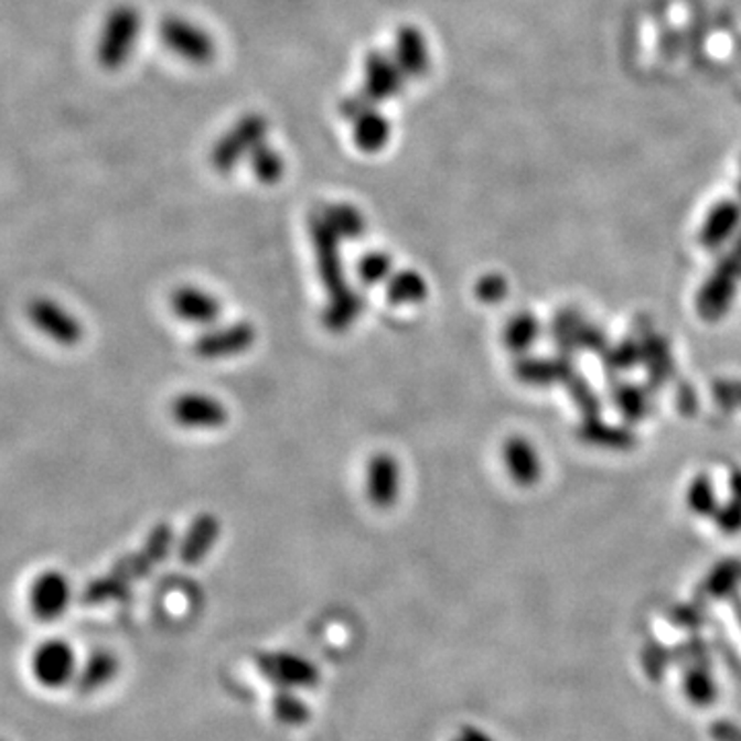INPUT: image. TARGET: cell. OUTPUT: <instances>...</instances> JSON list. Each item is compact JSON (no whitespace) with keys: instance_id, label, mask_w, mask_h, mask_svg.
<instances>
[{"instance_id":"obj_1","label":"cell","mask_w":741,"mask_h":741,"mask_svg":"<svg viewBox=\"0 0 741 741\" xmlns=\"http://www.w3.org/2000/svg\"><path fill=\"white\" fill-rule=\"evenodd\" d=\"M258 672L275 690L303 692L320 684V669L308 657L293 651H266L256 657Z\"/></svg>"},{"instance_id":"obj_2","label":"cell","mask_w":741,"mask_h":741,"mask_svg":"<svg viewBox=\"0 0 741 741\" xmlns=\"http://www.w3.org/2000/svg\"><path fill=\"white\" fill-rule=\"evenodd\" d=\"M140 17L130 7H118L109 13L99 40H97V61L106 68H120L130 58L139 42Z\"/></svg>"},{"instance_id":"obj_3","label":"cell","mask_w":741,"mask_h":741,"mask_svg":"<svg viewBox=\"0 0 741 741\" xmlns=\"http://www.w3.org/2000/svg\"><path fill=\"white\" fill-rule=\"evenodd\" d=\"M31 678L46 690H61L75 684L78 674L77 653L62 638H47L33 648L30 659Z\"/></svg>"},{"instance_id":"obj_4","label":"cell","mask_w":741,"mask_h":741,"mask_svg":"<svg viewBox=\"0 0 741 741\" xmlns=\"http://www.w3.org/2000/svg\"><path fill=\"white\" fill-rule=\"evenodd\" d=\"M309 232H311V241H313V251H315L318 272L324 282L325 291L330 297L346 293L351 287L344 277L339 235L332 232V227L325 223L322 213L313 215Z\"/></svg>"},{"instance_id":"obj_5","label":"cell","mask_w":741,"mask_h":741,"mask_svg":"<svg viewBox=\"0 0 741 741\" xmlns=\"http://www.w3.org/2000/svg\"><path fill=\"white\" fill-rule=\"evenodd\" d=\"M256 342V327L247 322L208 327L194 342V353L204 361H218L229 356L244 355Z\"/></svg>"},{"instance_id":"obj_6","label":"cell","mask_w":741,"mask_h":741,"mask_svg":"<svg viewBox=\"0 0 741 741\" xmlns=\"http://www.w3.org/2000/svg\"><path fill=\"white\" fill-rule=\"evenodd\" d=\"M171 417L185 429H201L213 431L227 425L229 412L225 404L206 394H182L171 404Z\"/></svg>"},{"instance_id":"obj_7","label":"cell","mask_w":741,"mask_h":741,"mask_svg":"<svg viewBox=\"0 0 741 741\" xmlns=\"http://www.w3.org/2000/svg\"><path fill=\"white\" fill-rule=\"evenodd\" d=\"M73 600L71 581L62 572L50 571L40 574L30 587L28 602L33 616L42 622H52L68 610Z\"/></svg>"},{"instance_id":"obj_8","label":"cell","mask_w":741,"mask_h":741,"mask_svg":"<svg viewBox=\"0 0 741 741\" xmlns=\"http://www.w3.org/2000/svg\"><path fill=\"white\" fill-rule=\"evenodd\" d=\"M367 498L377 509H389L398 503L401 491V470L391 453H375L367 465Z\"/></svg>"},{"instance_id":"obj_9","label":"cell","mask_w":741,"mask_h":741,"mask_svg":"<svg viewBox=\"0 0 741 741\" xmlns=\"http://www.w3.org/2000/svg\"><path fill=\"white\" fill-rule=\"evenodd\" d=\"M163 42L185 61L204 62L213 56V40L206 31L184 19H170L161 28Z\"/></svg>"},{"instance_id":"obj_10","label":"cell","mask_w":741,"mask_h":741,"mask_svg":"<svg viewBox=\"0 0 741 741\" xmlns=\"http://www.w3.org/2000/svg\"><path fill=\"white\" fill-rule=\"evenodd\" d=\"M173 313L187 324L213 327L221 320V301L198 287H180L171 294Z\"/></svg>"},{"instance_id":"obj_11","label":"cell","mask_w":741,"mask_h":741,"mask_svg":"<svg viewBox=\"0 0 741 741\" xmlns=\"http://www.w3.org/2000/svg\"><path fill=\"white\" fill-rule=\"evenodd\" d=\"M118 674H120V659L108 648H97L78 665L75 688L78 695H95L118 678Z\"/></svg>"},{"instance_id":"obj_12","label":"cell","mask_w":741,"mask_h":741,"mask_svg":"<svg viewBox=\"0 0 741 741\" xmlns=\"http://www.w3.org/2000/svg\"><path fill=\"white\" fill-rule=\"evenodd\" d=\"M221 538V524L215 515L202 513L198 515L184 534L182 544H180V558L184 565H201L211 550L215 548L216 541Z\"/></svg>"},{"instance_id":"obj_13","label":"cell","mask_w":741,"mask_h":741,"mask_svg":"<svg viewBox=\"0 0 741 741\" xmlns=\"http://www.w3.org/2000/svg\"><path fill=\"white\" fill-rule=\"evenodd\" d=\"M365 309L363 294L356 293L355 289H348L346 293L327 297V305L324 309V325L330 332H346L355 324L358 315Z\"/></svg>"},{"instance_id":"obj_14","label":"cell","mask_w":741,"mask_h":741,"mask_svg":"<svg viewBox=\"0 0 741 741\" xmlns=\"http://www.w3.org/2000/svg\"><path fill=\"white\" fill-rule=\"evenodd\" d=\"M429 297V284L417 270H401L387 280V301L394 305H418Z\"/></svg>"},{"instance_id":"obj_15","label":"cell","mask_w":741,"mask_h":741,"mask_svg":"<svg viewBox=\"0 0 741 741\" xmlns=\"http://www.w3.org/2000/svg\"><path fill=\"white\" fill-rule=\"evenodd\" d=\"M505 465L511 479L519 484H529L538 474V460L534 449L524 439H509L505 445Z\"/></svg>"},{"instance_id":"obj_16","label":"cell","mask_w":741,"mask_h":741,"mask_svg":"<svg viewBox=\"0 0 741 741\" xmlns=\"http://www.w3.org/2000/svg\"><path fill=\"white\" fill-rule=\"evenodd\" d=\"M322 216L340 239H356L367 229L365 216L361 215V211L353 204H332L325 208Z\"/></svg>"},{"instance_id":"obj_17","label":"cell","mask_w":741,"mask_h":741,"mask_svg":"<svg viewBox=\"0 0 741 741\" xmlns=\"http://www.w3.org/2000/svg\"><path fill=\"white\" fill-rule=\"evenodd\" d=\"M272 715L282 726L299 727L309 721L311 710H309L308 702L301 698V692L275 690Z\"/></svg>"},{"instance_id":"obj_18","label":"cell","mask_w":741,"mask_h":741,"mask_svg":"<svg viewBox=\"0 0 741 741\" xmlns=\"http://www.w3.org/2000/svg\"><path fill=\"white\" fill-rule=\"evenodd\" d=\"M355 130L356 144L361 147V151H369V153L382 151V147L389 139V128L382 116H373V114L361 116Z\"/></svg>"},{"instance_id":"obj_19","label":"cell","mask_w":741,"mask_h":741,"mask_svg":"<svg viewBox=\"0 0 741 741\" xmlns=\"http://www.w3.org/2000/svg\"><path fill=\"white\" fill-rule=\"evenodd\" d=\"M740 216V206L735 202H721V204H717L710 211V215L707 216V225H705L707 239L719 241V239L727 237L729 233L735 229Z\"/></svg>"},{"instance_id":"obj_20","label":"cell","mask_w":741,"mask_h":741,"mask_svg":"<svg viewBox=\"0 0 741 741\" xmlns=\"http://www.w3.org/2000/svg\"><path fill=\"white\" fill-rule=\"evenodd\" d=\"M391 270H394V262L386 251H370L367 256H363L358 260V266H356V275L365 287H375V284L387 282L389 277L394 275Z\"/></svg>"},{"instance_id":"obj_21","label":"cell","mask_w":741,"mask_h":741,"mask_svg":"<svg viewBox=\"0 0 741 741\" xmlns=\"http://www.w3.org/2000/svg\"><path fill=\"white\" fill-rule=\"evenodd\" d=\"M429 52L425 46V40L420 33L415 30L401 31L400 35V61L406 68L412 71V75H418L427 66Z\"/></svg>"},{"instance_id":"obj_22","label":"cell","mask_w":741,"mask_h":741,"mask_svg":"<svg viewBox=\"0 0 741 741\" xmlns=\"http://www.w3.org/2000/svg\"><path fill=\"white\" fill-rule=\"evenodd\" d=\"M394 73H398V68L387 62L386 58H375V61L369 62V89L384 97V95H391V93L398 92L400 89V78H394Z\"/></svg>"},{"instance_id":"obj_23","label":"cell","mask_w":741,"mask_h":741,"mask_svg":"<svg viewBox=\"0 0 741 741\" xmlns=\"http://www.w3.org/2000/svg\"><path fill=\"white\" fill-rule=\"evenodd\" d=\"M42 324L46 325L47 332H52L54 339L62 342H75L80 336L77 322L62 309L52 305H47L46 311L42 313Z\"/></svg>"},{"instance_id":"obj_24","label":"cell","mask_w":741,"mask_h":741,"mask_svg":"<svg viewBox=\"0 0 741 741\" xmlns=\"http://www.w3.org/2000/svg\"><path fill=\"white\" fill-rule=\"evenodd\" d=\"M251 163H254L256 175L268 184L277 182L278 178L282 175V170H284L282 157L275 151H270V149H258L251 157Z\"/></svg>"},{"instance_id":"obj_25","label":"cell","mask_w":741,"mask_h":741,"mask_svg":"<svg viewBox=\"0 0 741 741\" xmlns=\"http://www.w3.org/2000/svg\"><path fill=\"white\" fill-rule=\"evenodd\" d=\"M536 336V324L529 315H519L515 320H511L507 330H505V342L509 348L515 351H524L527 344Z\"/></svg>"},{"instance_id":"obj_26","label":"cell","mask_w":741,"mask_h":741,"mask_svg":"<svg viewBox=\"0 0 741 741\" xmlns=\"http://www.w3.org/2000/svg\"><path fill=\"white\" fill-rule=\"evenodd\" d=\"M507 282L498 275H486L476 282V297L484 303H498L505 299Z\"/></svg>"},{"instance_id":"obj_27","label":"cell","mask_w":741,"mask_h":741,"mask_svg":"<svg viewBox=\"0 0 741 741\" xmlns=\"http://www.w3.org/2000/svg\"><path fill=\"white\" fill-rule=\"evenodd\" d=\"M451 741H493L484 731H480L476 727H462L455 738Z\"/></svg>"},{"instance_id":"obj_28","label":"cell","mask_w":741,"mask_h":741,"mask_svg":"<svg viewBox=\"0 0 741 741\" xmlns=\"http://www.w3.org/2000/svg\"><path fill=\"white\" fill-rule=\"evenodd\" d=\"M740 194H741V175H740Z\"/></svg>"},{"instance_id":"obj_29","label":"cell","mask_w":741,"mask_h":741,"mask_svg":"<svg viewBox=\"0 0 741 741\" xmlns=\"http://www.w3.org/2000/svg\"><path fill=\"white\" fill-rule=\"evenodd\" d=\"M0 741H4V740H0Z\"/></svg>"}]
</instances>
